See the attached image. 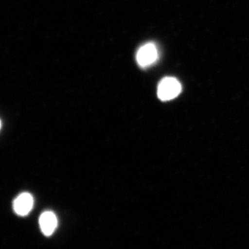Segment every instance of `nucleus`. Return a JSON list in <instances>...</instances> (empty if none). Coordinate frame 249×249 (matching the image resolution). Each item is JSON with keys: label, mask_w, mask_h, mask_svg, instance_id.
<instances>
[{"label": "nucleus", "mask_w": 249, "mask_h": 249, "mask_svg": "<svg viewBox=\"0 0 249 249\" xmlns=\"http://www.w3.org/2000/svg\"><path fill=\"white\" fill-rule=\"evenodd\" d=\"M34 206V198L28 193H23L15 199L14 209L18 215L25 216L31 212Z\"/></svg>", "instance_id": "nucleus-3"}, {"label": "nucleus", "mask_w": 249, "mask_h": 249, "mask_svg": "<svg viewBox=\"0 0 249 249\" xmlns=\"http://www.w3.org/2000/svg\"><path fill=\"white\" fill-rule=\"evenodd\" d=\"M181 91V85L176 78L166 77L160 80L157 95L160 101H167L176 98Z\"/></svg>", "instance_id": "nucleus-1"}, {"label": "nucleus", "mask_w": 249, "mask_h": 249, "mask_svg": "<svg viewBox=\"0 0 249 249\" xmlns=\"http://www.w3.org/2000/svg\"><path fill=\"white\" fill-rule=\"evenodd\" d=\"M158 58V50L154 43L145 44L142 46L137 55V62L141 67H146L155 63Z\"/></svg>", "instance_id": "nucleus-2"}, {"label": "nucleus", "mask_w": 249, "mask_h": 249, "mask_svg": "<svg viewBox=\"0 0 249 249\" xmlns=\"http://www.w3.org/2000/svg\"><path fill=\"white\" fill-rule=\"evenodd\" d=\"M40 229L44 235L50 236L53 233L58 224L56 216L51 211H47L41 214L40 217Z\"/></svg>", "instance_id": "nucleus-4"}]
</instances>
